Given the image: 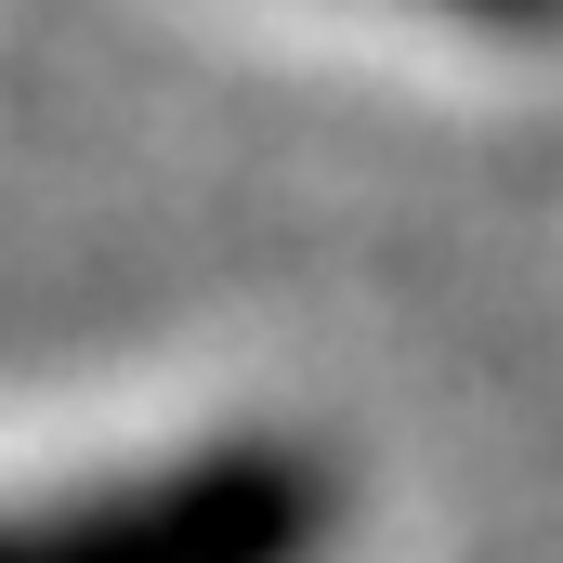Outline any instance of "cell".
Listing matches in <instances>:
<instances>
[{"label": "cell", "instance_id": "obj_2", "mask_svg": "<svg viewBox=\"0 0 563 563\" xmlns=\"http://www.w3.org/2000/svg\"><path fill=\"white\" fill-rule=\"evenodd\" d=\"M407 13H445V26H485V40H551L563 0H407Z\"/></svg>", "mask_w": 563, "mask_h": 563}, {"label": "cell", "instance_id": "obj_1", "mask_svg": "<svg viewBox=\"0 0 563 563\" xmlns=\"http://www.w3.org/2000/svg\"><path fill=\"white\" fill-rule=\"evenodd\" d=\"M328 538H341V472L288 432H223L119 485L0 511V563H328Z\"/></svg>", "mask_w": 563, "mask_h": 563}]
</instances>
